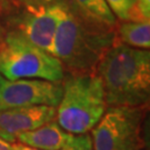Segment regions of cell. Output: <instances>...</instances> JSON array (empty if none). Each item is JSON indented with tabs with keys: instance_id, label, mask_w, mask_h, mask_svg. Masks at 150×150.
<instances>
[{
	"instance_id": "1",
	"label": "cell",
	"mask_w": 150,
	"mask_h": 150,
	"mask_svg": "<svg viewBox=\"0 0 150 150\" xmlns=\"http://www.w3.org/2000/svg\"><path fill=\"white\" fill-rule=\"evenodd\" d=\"M116 42L115 28L82 16L68 0L67 13L57 29L51 54L70 75L95 74L102 57Z\"/></svg>"
},
{
	"instance_id": "2",
	"label": "cell",
	"mask_w": 150,
	"mask_h": 150,
	"mask_svg": "<svg viewBox=\"0 0 150 150\" xmlns=\"http://www.w3.org/2000/svg\"><path fill=\"white\" fill-rule=\"evenodd\" d=\"M108 107L149 106L150 52L115 43L98 64Z\"/></svg>"
},
{
	"instance_id": "3",
	"label": "cell",
	"mask_w": 150,
	"mask_h": 150,
	"mask_svg": "<svg viewBox=\"0 0 150 150\" xmlns=\"http://www.w3.org/2000/svg\"><path fill=\"white\" fill-rule=\"evenodd\" d=\"M64 79L56 121L70 134H88L108 108L101 79L96 72L70 75Z\"/></svg>"
},
{
	"instance_id": "4",
	"label": "cell",
	"mask_w": 150,
	"mask_h": 150,
	"mask_svg": "<svg viewBox=\"0 0 150 150\" xmlns=\"http://www.w3.org/2000/svg\"><path fill=\"white\" fill-rule=\"evenodd\" d=\"M0 75L7 80L41 79L60 83L64 69L59 60L28 41L18 31L0 39Z\"/></svg>"
},
{
	"instance_id": "5",
	"label": "cell",
	"mask_w": 150,
	"mask_h": 150,
	"mask_svg": "<svg viewBox=\"0 0 150 150\" xmlns=\"http://www.w3.org/2000/svg\"><path fill=\"white\" fill-rule=\"evenodd\" d=\"M148 106L108 107L92 129L93 150H144L142 127Z\"/></svg>"
},
{
	"instance_id": "6",
	"label": "cell",
	"mask_w": 150,
	"mask_h": 150,
	"mask_svg": "<svg viewBox=\"0 0 150 150\" xmlns=\"http://www.w3.org/2000/svg\"><path fill=\"white\" fill-rule=\"evenodd\" d=\"M62 97L61 82L41 79L5 80L0 87V111L13 108L59 105Z\"/></svg>"
},
{
	"instance_id": "7",
	"label": "cell",
	"mask_w": 150,
	"mask_h": 150,
	"mask_svg": "<svg viewBox=\"0 0 150 150\" xmlns=\"http://www.w3.org/2000/svg\"><path fill=\"white\" fill-rule=\"evenodd\" d=\"M67 2L26 8L17 31L32 45L51 54L57 29L67 13Z\"/></svg>"
},
{
	"instance_id": "8",
	"label": "cell",
	"mask_w": 150,
	"mask_h": 150,
	"mask_svg": "<svg viewBox=\"0 0 150 150\" xmlns=\"http://www.w3.org/2000/svg\"><path fill=\"white\" fill-rule=\"evenodd\" d=\"M56 112V108L49 106L13 108L0 111V138L9 144H15L20 134L54 120Z\"/></svg>"
},
{
	"instance_id": "9",
	"label": "cell",
	"mask_w": 150,
	"mask_h": 150,
	"mask_svg": "<svg viewBox=\"0 0 150 150\" xmlns=\"http://www.w3.org/2000/svg\"><path fill=\"white\" fill-rule=\"evenodd\" d=\"M71 134L64 131L58 122L51 120L39 128L20 134L16 142L38 150H61L69 141Z\"/></svg>"
},
{
	"instance_id": "10",
	"label": "cell",
	"mask_w": 150,
	"mask_h": 150,
	"mask_svg": "<svg viewBox=\"0 0 150 150\" xmlns=\"http://www.w3.org/2000/svg\"><path fill=\"white\" fill-rule=\"evenodd\" d=\"M131 48L149 50L150 23L149 22L123 21L116 31V40Z\"/></svg>"
},
{
	"instance_id": "11",
	"label": "cell",
	"mask_w": 150,
	"mask_h": 150,
	"mask_svg": "<svg viewBox=\"0 0 150 150\" xmlns=\"http://www.w3.org/2000/svg\"><path fill=\"white\" fill-rule=\"evenodd\" d=\"M82 16L101 23L109 28H115L117 18L108 7L105 0H69Z\"/></svg>"
},
{
	"instance_id": "12",
	"label": "cell",
	"mask_w": 150,
	"mask_h": 150,
	"mask_svg": "<svg viewBox=\"0 0 150 150\" xmlns=\"http://www.w3.org/2000/svg\"><path fill=\"white\" fill-rule=\"evenodd\" d=\"M116 18L121 21L149 22L138 10L134 0H105Z\"/></svg>"
},
{
	"instance_id": "13",
	"label": "cell",
	"mask_w": 150,
	"mask_h": 150,
	"mask_svg": "<svg viewBox=\"0 0 150 150\" xmlns=\"http://www.w3.org/2000/svg\"><path fill=\"white\" fill-rule=\"evenodd\" d=\"M61 150H93L91 136L89 134H71L69 141Z\"/></svg>"
},
{
	"instance_id": "14",
	"label": "cell",
	"mask_w": 150,
	"mask_h": 150,
	"mask_svg": "<svg viewBox=\"0 0 150 150\" xmlns=\"http://www.w3.org/2000/svg\"><path fill=\"white\" fill-rule=\"evenodd\" d=\"M18 1L26 8H39V7H47L56 4L67 2L68 0H18Z\"/></svg>"
},
{
	"instance_id": "15",
	"label": "cell",
	"mask_w": 150,
	"mask_h": 150,
	"mask_svg": "<svg viewBox=\"0 0 150 150\" xmlns=\"http://www.w3.org/2000/svg\"><path fill=\"white\" fill-rule=\"evenodd\" d=\"M136 6L146 21L150 20V0H134Z\"/></svg>"
},
{
	"instance_id": "16",
	"label": "cell",
	"mask_w": 150,
	"mask_h": 150,
	"mask_svg": "<svg viewBox=\"0 0 150 150\" xmlns=\"http://www.w3.org/2000/svg\"><path fill=\"white\" fill-rule=\"evenodd\" d=\"M11 150H38L36 148H31V147H28L26 145H22L19 142H15L13 145H11Z\"/></svg>"
},
{
	"instance_id": "17",
	"label": "cell",
	"mask_w": 150,
	"mask_h": 150,
	"mask_svg": "<svg viewBox=\"0 0 150 150\" xmlns=\"http://www.w3.org/2000/svg\"><path fill=\"white\" fill-rule=\"evenodd\" d=\"M0 150H11V145L0 138Z\"/></svg>"
},
{
	"instance_id": "18",
	"label": "cell",
	"mask_w": 150,
	"mask_h": 150,
	"mask_svg": "<svg viewBox=\"0 0 150 150\" xmlns=\"http://www.w3.org/2000/svg\"><path fill=\"white\" fill-rule=\"evenodd\" d=\"M5 80H6V79H4V77L0 75V87H1V85L5 82Z\"/></svg>"
}]
</instances>
